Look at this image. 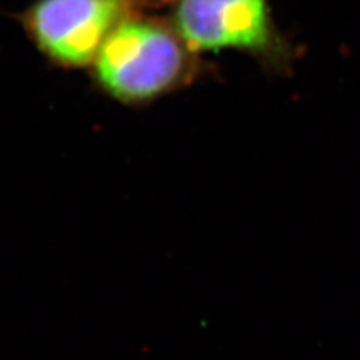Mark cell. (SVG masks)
I'll return each instance as SVG.
<instances>
[{"label":"cell","instance_id":"obj_3","mask_svg":"<svg viewBox=\"0 0 360 360\" xmlns=\"http://www.w3.org/2000/svg\"><path fill=\"white\" fill-rule=\"evenodd\" d=\"M128 17L125 0H39L26 14L38 49L63 66H86Z\"/></svg>","mask_w":360,"mask_h":360},{"label":"cell","instance_id":"obj_1","mask_svg":"<svg viewBox=\"0 0 360 360\" xmlns=\"http://www.w3.org/2000/svg\"><path fill=\"white\" fill-rule=\"evenodd\" d=\"M193 54L172 25L128 15L96 54V82L120 103H149L188 80Z\"/></svg>","mask_w":360,"mask_h":360},{"label":"cell","instance_id":"obj_2","mask_svg":"<svg viewBox=\"0 0 360 360\" xmlns=\"http://www.w3.org/2000/svg\"><path fill=\"white\" fill-rule=\"evenodd\" d=\"M170 25L194 54L236 50L274 66L290 60L269 0H174Z\"/></svg>","mask_w":360,"mask_h":360}]
</instances>
